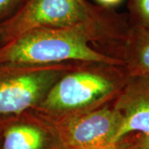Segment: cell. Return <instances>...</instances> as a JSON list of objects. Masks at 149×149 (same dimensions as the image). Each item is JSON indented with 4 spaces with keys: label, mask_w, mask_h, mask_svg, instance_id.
Segmentation results:
<instances>
[{
    "label": "cell",
    "mask_w": 149,
    "mask_h": 149,
    "mask_svg": "<svg viewBox=\"0 0 149 149\" xmlns=\"http://www.w3.org/2000/svg\"><path fill=\"white\" fill-rule=\"evenodd\" d=\"M38 27L82 29L98 49H117L122 58L130 24L112 8L86 0H27L13 15L0 22V45Z\"/></svg>",
    "instance_id": "obj_1"
},
{
    "label": "cell",
    "mask_w": 149,
    "mask_h": 149,
    "mask_svg": "<svg viewBox=\"0 0 149 149\" xmlns=\"http://www.w3.org/2000/svg\"><path fill=\"white\" fill-rule=\"evenodd\" d=\"M128 78L123 65L75 63L54 83L33 111L44 118H58L95 109L113 101Z\"/></svg>",
    "instance_id": "obj_2"
},
{
    "label": "cell",
    "mask_w": 149,
    "mask_h": 149,
    "mask_svg": "<svg viewBox=\"0 0 149 149\" xmlns=\"http://www.w3.org/2000/svg\"><path fill=\"white\" fill-rule=\"evenodd\" d=\"M100 62L123 65V60L94 47L91 36L79 28L38 27L0 45V68Z\"/></svg>",
    "instance_id": "obj_3"
},
{
    "label": "cell",
    "mask_w": 149,
    "mask_h": 149,
    "mask_svg": "<svg viewBox=\"0 0 149 149\" xmlns=\"http://www.w3.org/2000/svg\"><path fill=\"white\" fill-rule=\"evenodd\" d=\"M75 63L0 68V119L35 109L54 83Z\"/></svg>",
    "instance_id": "obj_4"
},
{
    "label": "cell",
    "mask_w": 149,
    "mask_h": 149,
    "mask_svg": "<svg viewBox=\"0 0 149 149\" xmlns=\"http://www.w3.org/2000/svg\"><path fill=\"white\" fill-rule=\"evenodd\" d=\"M41 117L53 128L62 147L76 149H113L123 122L113 103L66 117Z\"/></svg>",
    "instance_id": "obj_5"
},
{
    "label": "cell",
    "mask_w": 149,
    "mask_h": 149,
    "mask_svg": "<svg viewBox=\"0 0 149 149\" xmlns=\"http://www.w3.org/2000/svg\"><path fill=\"white\" fill-rule=\"evenodd\" d=\"M113 107L123 116L116 145L132 133L149 134V74L128 75Z\"/></svg>",
    "instance_id": "obj_6"
},
{
    "label": "cell",
    "mask_w": 149,
    "mask_h": 149,
    "mask_svg": "<svg viewBox=\"0 0 149 149\" xmlns=\"http://www.w3.org/2000/svg\"><path fill=\"white\" fill-rule=\"evenodd\" d=\"M3 134L2 149H58L57 136L44 118L32 111L10 118Z\"/></svg>",
    "instance_id": "obj_7"
},
{
    "label": "cell",
    "mask_w": 149,
    "mask_h": 149,
    "mask_svg": "<svg viewBox=\"0 0 149 149\" xmlns=\"http://www.w3.org/2000/svg\"><path fill=\"white\" fill-rule=\"evenodd\" d=\"M122 59L128 75L149 74V28L130 24Z\"/></svg>",
    "instance_id": "obj_8"
},
{
    "label": "cell",
    "mask_w": 149,
    "mask_h": 149,
    "mask_svg": "<svg viewBox=\"0 0 149 149\" xmlns=\"http://www.w3.org/2000/svg\"><path fill=\"white\" fill-rule=\"evenodd\" d=\"M133 23L149 28V0H130L128 4Z\"/></svg>",
    "instance_id": "obj_9"
},
{
    "label": "cell",
    "mask_w": 149,
    "mask_h": 149,
    "mask_svg": "<svg viewBox=\"0 0 149 149\" xmlns=\"http://www.w3.org/2000/svg\"><path fill=\"white\" fill-rule=\"evenodd\" d=\"M27 0H0V22L13 15Z\"/></svg>",
    "instance_id": "obj_10"
},
{
    "label": "cell",
    "mask_w": 149,
    "mask_h": 149,
    "mask_svg": "<svg viewBox=\"0 0 149 149\" xmlns=\"http://www.w3.org/2000/svg\"><path fill=\"white\" fill-rule=\"evenodd\" d=\"M97 5L106 8H113V7L121 3L123 0H95Z\"/></svg>",
    "instance_id": "obj_11"
},
{
    "label": "cell",
    "mask_w": 149,
    "mask_h": 149,
    "mask_svg": "<svg viewBox=\"0 0 149 149\" xmlns=\"http://www.w3.org/2000/svg\"><path fill=\"white\" fill-rule=\"evenodd\" d=\"M136 144L143 149H149V134L143 135Z\"/></svg>",
    "instance_id": "obj_12"
},
{
    "label": "cell",
    "mask_w": 149,
    "mask_h": 149,
    "mask_svg": "<svg viewBox=\"0 0 149 149\" xmlns=\"http://www.w3.org/2000/svg\"><path fill=\"white\" fill-rule=\"evenodd\" d=\"M113 149H143L141 148L137 144H133V145H127V144H123L121 142L113 148Z\"/></svg>",
    "instance_id": "obj_13"
},
{
    "label": "cell",
    "mask_w": 149,
    "mask_h": 149,
    "mask_svg": "<svg viewBox=\"0 0 149 149\" xmlns=\"http://www.w3.org/2000/svg\"><path fill=\"white\" fill-rule=\"evenodd\" d=\"M58 149H76V148H65V147H61Z\"/></svg>",
    "instance_id": "obj_14"
}]
</instances>
